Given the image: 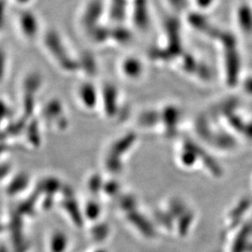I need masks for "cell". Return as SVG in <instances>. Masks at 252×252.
Listing matches in <instances>:
<instances>
[{
	"instance_id": "6da1fadb",
	"label": "cell",
	"mask_w": 252,
	"mask_h": 252,
	"mask_svg": "<svg viewBox=\"0 0 252 252\" xmlns=\"http://www.w3.org/2000/svg\"><path fill=\"white\" fill-rule=\"evenodd\" d=\"M14 26L20 39L26 44L33 43L39 36L40 27L38 19L29 9H19L14 17Z\"/></svg>"
},
{
	"instance_id": "7a4b0ae2",
	"label": "cell",
	"mask_w": 252,
	"mask_h": 252,
	"mask_svg": "<svg viewBox=\"0 0 252 252\" xmlns=\"http://www.w3.org/2000/svg\"><path fill=\"white\" fill-rule=\"evenodd\" d=\"M10 229L15 252H26L27 243L23 234V221L19 212H13L10 220Z\"/></svg>"
},
{
	"instance_id": "3957f363",
	"label": "cell",
	"mask_w": 252,
	"mask_h": 252,
	"mask_svg": "<svg viewBox=\"0 0 252 252\" xmlns=\"http://www.w3.org/2000/svg\"><path fill=\"white\" fill-rule=\"evenodd\" d=\"M29 182L28 176L25 173H20L18 175H16L14 177V179L11 180V182L9 183V187H8V193L9 194H16L19 191L23 190L25 188H27Z\"/></svg>"
},
{
	"instance_id": "277c9868",
	"label": "cell",
	"mask_w": 252,
	"mask_h": 252,
	"mask_svg": "<svg viewBox=\"0 0 252 252\" xmlns=\"http://www.w3.org/2000/svg\"><path fill=\"white\" fill-rule=\"evenodd\" d=\"M9 55L7 49L0 45V85L5 83L9 71Z\"/></svg>"
},
{
	"instance_id": "5b68a950",
	"label": "cell",
	"mask_w": 252,
	"mask_h": 252,
	"mask_svg": "<svg viewBox=\"0 0 252 252\" xmlns=\"http://www.w3.org/2000/svg\"><path fill=\"white\" fill-rule=\"evenodd\" d=\"M12 118L11 108L5 98L0 96V128L5 126Z\"/></svg>"
},
{
	"instance_id": "8992f818",
	"label": "cell",
	"mask_w": 252,
	"mask_h": 252,
	"mask_svg": "<svg viewBox=\"0 0 252 252\" xmlns=\"http://www.w3.org/2000/svg\"><path fill=\"white\" fill-rule=\"evenodd\" d=\"M38 190L36 191L35 193H33L29 198L27 199V201L23 202L18 207V212L20 214H32L33 213V209H34V206L36 204V199H37V194H38Z\"/></svg>"
},
{
	"instance_id": "52a82bcc",
	"label": "cell",
	"mask_w": 252,
	"mask_h": 252,
	"mask_svg": "<svg viewBox=\"0 0 252 252\" xmlns=\"http://www.w3.org/2000/svg\"><path fill=\"white\" fill-rule=\"evenodd\" d=\"M65 246V239L62 234H58L54 235L52 241V248L54 252H62Z\"/></svg>"
},
{
	"instance_id": "ba28073f",
	"label": "cell",
	"mask_w": 252,
	"mask_h": 252,
	"mask_svg": "<svg viewBox=\"0 0 252 252\" xmlns=\"http://www.w3.org/2000/svg\"><path fill=\"white\" fill-rule=\"evenodd\" d=\"M7 0H0V32L3 30L7 21Z\"/></svg>"
},
{
	"instance_id": "9c48e42d",
	"label": "cell",
	"mask_w": 252,
	"mask_h": 252,
	"mask_svg": "<svg viewBox=\"0 0 252 252\" xmlns=\"http://www.w3.org/2000/svg\"><path fill=\"white\" fill-rule=\"evenodd\" d=\"M10 3L18 7L19 9H28V7L33 3L34 0H9Z\"/></svg>"
},
{
	"instance_id": "30bf717a",
	"label": "cell",
	"mask_w": 252,
	"mask_h": 252,
	"mask_svg": "<svg viewBox=\"0 0 252 252\" xmlns=\"http://www.w3.org/2000/svg\"><path fill=\"white\" fill-rule=\"evenodd\" d=\"M10 171L9 163H0V180L4 179Z\"/></svg>"
},
{
	"instance_id": "8fae6325",
	"label": "cell",
	"mask_w": 252,
	"mask_h": 252,
	"mask_svg": "<svg viewBox=\"0 0 252 252\" xmlns=\"http://www.w3.org/2000/svg\"><path fill=\"white\" fill-rule=\"evenodd\" d=\"M8 145L6 144L4 141H1L0 140V155L2 154V153H5L7 151H8Z\"/></svg>"
},
{
	"instance_id": "7c38bea8",
	"label": "cell",
	"mask_w": 252,
	"mask_h": 252,
	"mask_svg": "<svg viewBox=\"0 0 252 252\" xmlns=\"http://www.w3.org/2000/svg\"><path fill=\"white\" fill-rule=\"evenodd\" d=\"M0 252H8L5 247H0Z\"/></svg>"
},
{
	"instance_id": "4fadbf2b",
	"label": "cell",
	"mask_w": 252,
	"mask_h": 252,
	"mask_svg": "<svg viewBox=\"0 0 252 252\" xmlns=\"http://www.w3.org/2000/svg\"><path fill=\"white\" fill-rule=\"evenodd\" d=\"M3 231V227H2V225H0V232H2Z\"/></svg>"
}]
</instances>
